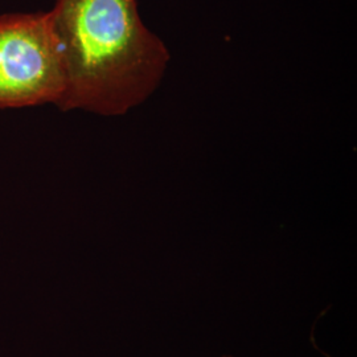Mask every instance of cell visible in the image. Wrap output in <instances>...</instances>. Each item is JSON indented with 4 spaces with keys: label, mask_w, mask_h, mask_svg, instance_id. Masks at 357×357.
Segmentation results:
<instances>
[{
    "label": "cell",
    "mask_w": 357,
    "mask_h": 357,
    "mask_svg": "<svg viewBox=\"0 0 357 357\" xmlns=\"http://www.w3.org/2000/svg\"><path fill=\"white\" fill-rule=\"evenodd\" d=\"M48 16L64 66L60 110L126 114L162 82L169 53L135 0H57Z\"/></svg>",
    "instance_id": "6da1fadb"
},
{
    "label": "cell",
    "mask_w": 357,
    "mask_h": 357,
    "mask_svg": "<svg viewBox=\"0 0 357 357\" xmlns=\"http://www.w3.org/2000/svg\"><path fill=\"white\" fill-rule=\"evenodd\" d=\"M61 53L47 13L0 16V109L60 102Z\"/></svg>",
    "instance_id": "7a4b0ae2"
},
{
    "label": "cell",
    "mask_w": 357,
    "mask_h": 357,
    "mask_svg": "<svg viewBox=\"0 0 357 357\" xmlns=\"http://www.w3.org/2000/svg\"><path fill=\"white\" fill-rule=\"evenodd\" d=\"M221 357H233V356H230V355H224V356H221Z\"/></svg>",
    "instance_id": "3957f363"
}]
</instances>
